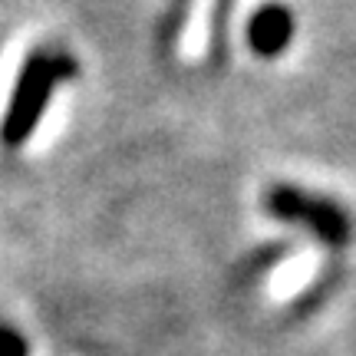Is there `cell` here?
Returning <instances> with one entry per match:
<instances>
[{
  "label": "cell",
  "instance_id": "cell-1",
  "mask_svg": "<svg viewBox=\"0 0 356 356\" xmlns=\"http://www.w3.org/2000/svg\"><path fill=\"white\" fill-rule=\"evenodd\" d=\"M76 73V63L66 56V53H53V50H37L24 66H20V76L17 86L10 92V106L7 115L0 122V142L3 145H20L33 136L37 122L43 119L47 99L50 92L63 79H70Z\"/></svg>",
  "mask_w": 356,
  "mask_h": 356
},
{
  "label": "cell",
  "instance_id": "cell-2",
  "mask_svg": "<svg viewBox=\"0 0 356 356\" xmlns=\"http://www.w3.org/2000/svg\"><path fill=\"white\" fill-rule=\"evenodd\" d=\"M267 211L280 221H293V225H304L317 234L323 244H340L350 241V218L343 208H337L327 198H317L310 191H300L293 185H277V188L267 191Z\"/></svg>",
  "mask_w": 356,
  "mask_h": 356
},
{
  "label": "cell",
  "instance_id": "cell-3",
  "mask_svg": "<svg viewBox=\"0 0 356 356\" xmlns=\"http://www.w3.org/2000/svg\"><path fill=\"white\" fill-rule=\"evenodd\" d=\"M291 40H293V13L284 3H267L251 17L248 43L254 47L257 56H277Z\"/></svg>",
  "mask_w": 356,
  "mask_h": 356
},
{
  "label": "cell",
  "instance_id": "cell-4",
  "mask_svg": "<svg viewBox=\"0 0 356 356\" xmlns=\"http://www.w3.org/2000/svg\"><path fill=\"white\" fill-rule=\"evenodd\" d=\"M0 356H26L24 337L10 327H0Z\"/></svg>",
  "mask_w": 356,
  "mask_h": 356
}]
</instances>
